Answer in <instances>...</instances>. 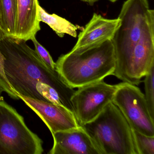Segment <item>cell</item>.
I'll use <instances>...</instances> for the list:
<instances>
[{
	"mask_svg": "<svg viewBox=\"0 0 154 154\" xmlns=\"http://www.w3.org/2000/svg\"><path fill=\"white\" fill-rule=\"evenodd\" d=\"M0 51L5 57L6 78L17 95L63 105L73 112L70 100L75 91L56 70L47 66L26 41L5 37L0 40Z\"/></svg>",
	"mask_w": 154,
	"mask_h": 154,
	"instance_id": "6da1fadb",
	"label": "cell"
},
{
	"mask_svg": "<svg viewBox=\"0 0 154 154\" xmlns=\"http://www.w3.org/2000/svg\"><path fill=\"white\" fill-rule=\"evenodd\" d=\"M116 65L112 40L85 49L72 50L55 63L56 70L72 89L103 81L112 75Z\"/></svg>",
	"mask_w": 154,
	"mask_h": 154,
	"instance_id": "7a4b0ae2",
	"label": "cell"
},
{
	"mask_svg": "<svg viewBox=\"0 0 154 154\" xmlns=\"http://www.w3.org/2000/svg\"><path fill=\"white\" fill-rule=\"evenodd\" d=\"M82 127L101 154H137L132 129L112 102L94 119Z\"/></svg>",
	"mask_w": 154,
	"mask_h": 154,
	"instance_id": "3957f363",
	"label": "cell"
},
{
	"mask_svg": "<svg viewBox=\"0 0 154 154\" xmlns=\"http://www.w3.org/2000/svg\"><path fill=\"white\" fill-rule=\"evenodd\" d=\"M148 0H126L119 15L120 25L112 39L116 65L112 75L121 80L142 33L149 9Z\"/></svg>",
	"mask_w": 154,
	"mask_h": 154,
	"instance_id": "277c9868",
	"label": "cell"
},
{
	"mask_svg": "<svg viewBox=\"0 0 154 154\" xmlns=\"http://www.w3.org/2000/svg\"><path fill=\"white\" fill-rule=\"evenodd\" d=\"M43 141L10 105L0 101V154H41Z\"/></svg>",
	"mask_w": 154,
	"mask_h": 154,
	"instance_id": "5b68a950",
	"label": "cell"
},
{
	"mask_svg": "<svg viewBox=\"0 0 154 154\" xmlns=\"http://www.w3.org/2000/svg\"><path fill=\"white\" fill-rule=\"evenodd\" d=\"M112 100L133 130L154 136V119L150 116L145 95L136 85L122 82L116 85Z\"/></svg>",
	"mask_w": 154,
	"mask_h": 154,
	"instance_id": "8992f818",
	"label": "cell"
},
{
	"mask_svg": "<svg viewBox=\"0 0 154 154\" xmlns=\"http://www.w3.org/2000/svg\"><path fill=\"white\" fill-rule=\"evenodd\" d=\"M117 85L100 81L78 88L71 98L75 119L83 126L95 119L112 102Z\"/></svg>",
	"mask_w": 154,
	"mask_h": 154,
	"instance_id": "52a82bcc",
	"label": "cell"
},
{
	"mask_svg": "<svg viewBox=\"0 0 154 154\" xmlns=\"http://www.w3.org/2000/svg\"><path fill=\"white\" fill-rule=\"evenodd\" d=\"M154 66V11L149 9L140 38L132 51L121 81L138 85Z\"/></svg>",
	"mask_w": 154,
	"mask_h": 154,
	"instance_id": "ba28073f",
	"label": "cell"
},
{
	"mask_svg": "<svg viewBox=\"0 0 154 154\" xmlns=\"http://www.w3.org/2000/svg\"><path fill=\"white\" fill-rule=\"evenodd\" d=\"M18 96L42 119L52 134L79 126L74 112L63 105Z\"/></svg>",
	"mask_w": 154,
	"mask_h": 154,
	"instance_id": "9c48e42d",
	"label": "cell"
},
{
	"mask_svg": "<svg viewBox=\"0 0 154 154\" xmlns=\"http://www.w3.org/2000/svg\"><path fill=\"white\" fill-rule=\"evenodd\" d=\"M54 144L48 154H101L82 126L52 134Z\"/></svg>",
	"mask_w": 154,
	"mask_h": 154,
	"instance_id": "30bf717a",
	"label": "cell"
},
{
	"mask_svg": "<svg viewBox=\"0 0 154 154\" xmlns=\"http://www.w3.org/2000/svg\"><path fill=\"white\" fill-rule=\"evenodd\" d=\"M120 25V20L119 18L109 19L94 13L91 20L79 34L72 50L85 49L112 40Z\"/></svg>",
	"mask_w": 154,
	"mask_h": 154,
	"instance_id": "8fae6325",
	"label": "cell"
},
{
	"mask_svg": "<svg viewBox=\"0 0 154 154\" xmlns=\"http://www.w3.org/2000/svg\"><path fill=\"white\" fill-rule=\"evenodd\" d=\"M39 5L38 0H17L14 38L26 42L41 30L38 16Z\"/></svg>",
	"mask_w": 154,
	"mask_h": 154,
	"instance_id": "7c38bea8",
	"label": "cell"
},
{
	"mask_svg": "<svg viewBox=\"0 0 154 154\" xmlns=\"http://www.w3.org/2000/svg\"><path fill=\"white\" fill-rule=\"evenodd\" d=\"M38 16L40 22H44L48 25L60 38L63 37L65 34L76 38L77 29H83V27L75 26L67 20L56 14H49L40 5H38Z\"/></svg>",
	"mask_w": 154,
	"mask_h": 154,
	"instance_id": "4fadbf2b",
	"label": "cell"
},
{
	"mask_svg": "<svg viewBox=\"0 0 154 154\" xmlns=\"http://www.w3.org/2000/svg\"><path fill=\"white\" fill-rule=\"evenodd\" d=\"M4 31L6 37L14 38L17 0H2Z\"/></svg>",
	"mask_w": 154,
	"mask_h": 154,
	"instance_id": "5bb4252c",
	"label": "cell"
},
{
	"mask_svg": "<svg viewBox=\"0 0 154 154\" xmlns=\"http://www.w3.org/2000/svg\"><path fill=\"white\" fill-rule=\"evenodd\" d=\"M137 154H154V136H148L132 130Z\"/></svg>",
	"mask_w": 154,
	"mask_h": 154,
	"instance_id": "9a60e30c",
	"label": "cell"
},
{
	"mask_svg": "<svg viewBox=\"0 0 154 154\" xmlns=\"http://www.w3.org/2000/svg\"><path fill=\"white\" fill-rule=\"evenodd\" d=\"M145 98L150 116L154 119V66L145 76Z\"/></svg>",
	"mask_w": 154,
	"mask_h": 154,
	"instance_id": "2e32d148",
	"label": "cell"
},
{
	"mask_svg": "<svg viewBox=\"0 0 154 154\" xmlns=\"http://www.w3.org/2000/svg\"><path fill=\"white\" fill-rule=\"evenodd\" d=\"M35 47V51L44 63L52 70H56L55 63L49 52L37 40L35 37L31 39Z\"/></svg>",
	"mask_w": 154,
	"mask_h": 154,
	"instance_id": "e0dca14e",
	"label": "cell"
},
{
	"mask_svg": "<svg viewBox=\"0 0 154 154\" xmlns=\"http://www.w3.org/2000/svg\"><path fill=\"white\" fill-rule=\"evenodd\" d=\"M3 92H6L11 98L16 100L20 99L17 94L13 91L9 85L4 81L2 77L0 76V95Z\"/></svg>",
	"mask_w": 154,
	"mask_h": 154,
	"instance_id": "ac0fdd59",
	"label": "cell"
},
{
	"mask_svg": "<svg viewBox=\"0 0 154 154\" xmlns=\"http://www.w3.org/2000/svg\"><path fill=\"white\" fill-rule=\"evenodd\" d=\"M5 37H6V36L4 31L2 3V0H0V40Z\"/></svg>",
	"mask_w": 154,
	"mask_h": 154,
	"instance_id": "d6986e66",
	"label": "cell"
},
{
	"mask_svg": "<svg viewBox=\"0 0 154 154\" xmlns=\"http://www.w3.org/2000/svg\"><path fill=\"white\" fill-rule=\"evenodd\" d=\"M4 62H5V57L2 54V53L0 51V76L2 77V79L6 83L9 84L5 75V71H4Z\"/></svg>",
	"mask_w": 154,
	"mask_h": 154,
	"instance_id": "ffe728a7",
	"label": "cell"
},
{
	"mask_svg": "<svg viewBox=\"0 0 154 154\" xmlns=\"http://www.w3.org/2000/svg\"><path fill=\"white\" fill-rule=\"evenodd\" d=\"M80 1L83 2H86L90 6H93L96 2H98L99 0H80Z\"/></svg>",
	"mask_w": 154,
	"mask_h": 154,
	"instance_id": "44dd1931",
	"label": "cell"
},
{
	"mask_svg": "<svg viewBox=\"0 0 154 154\" xmlns=\"http://www.w3.org/2000/svg\"><path fill=\"white\" fill-rule=\"evenodd\" d=\"M110 2H112V3H114V2H116L118 0H108Z\"/></svg>",
	"mask_w": 154,
	"mask_h": 154,
	"instance_id": "7402d4cb",
	"label": "cell"
}]
</instances>
